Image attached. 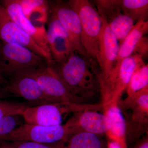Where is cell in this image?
Masks as SVG:
<instances>
[{
	"instance_id": "cell-20",
	"label": "cell",
	"mask_w": 148,
	"mask_h": 148,
	"mask_svg": "<svg viewBox=\"0 0 148 148\" xmlns=\"http://www.w3.org/2000/svg\"><path fill=\"white\" fill-rule=\"evenodd\" d=\"M123 13L137 23L140 20L147 21L148 0H116Z\"/></svg>"
},
{
	"instance_id": "cell-16",
	"label": "cell",
	"mask_w": 148,
	"mask_h": 148,
	"mask_svg": "<svg viewBox=\"0 0 148 148\" xmlns=\"http://www.w3.org/2000/svg\"><path fill=\"white\" fill-rule=\"evenodd\" d=\"M0 3L14 22L32 37L42 48L50 53L45 28L37 27L29 21L23 13L19 0H2L0 1Z\"/></svg>"
},
{
	"instance_id": "cell-29",
	"label": "cell",
	"mask_w": 148,
	"mask_h": 148,
	"mask_svg": "<svg viewBox=\"0 0 148 148\" xmlns=\"http://www.w3.org/2000/svg\"><path fill=\"white\" fill-rule=\"evenodd\" d=\"M10 97H14V96L12 95L3 92L0 89V100H2L3 98H8Z\"/></svg>"
},
{
	"instance_id": "cell-4",
	"label": "cell",
	"mask_w": 148,
	"mask_h": 148,
	"mask_svg": "<svg viewBox=\"0 0 148 148\" xmlns=\"http://www.w3.org/2000/svg\"><path fill=\"white\" fill-rule=\"evenodd\" d=\"M70 6L78 15L81 27V41L89 58L99 62V37L102 19L88 0H70Z\"/></svg>"
},
{
	"instance_id": "cell-18",
	"label": "cell",
	"mask_w": 148,
	"mask_h": 148,
	"mask_svg": "<svg viewBox=\"0 0 148 148\" xmlns=\"http://www.w3.org/2000/svg\"><path fill=\"white\" fill-rule=\"evenodd\" d=\"M148 32V21L140 20L137 22L131 32L120 45L115 63L132 55L136 45Z\"/></svg>"
},
{
	"instance_id": "cell-5",
	"label": "cell",
	"mask_w": 148,
	"mask_h": 148,
	"mask_svg": "<svg viewBox=\"0 0 148 148\" xmlns=\"http://www.w3.org/2000/svg\"><path fill=\"white\" fill-rule=\"evenodd\" d=\"M144 63L142 57L132 55L115 63L108 78L100 82L101 103L103 106L118 103L134 71Z\"/></svg>"
},
{
	"instance_id": "cell-6",
	"label": "cell",
	"mask_w": 148,
	"mask_h": 148,
	"mask_svg": "<svg viewBox=\"0 0 148 148\" xmlns=\"http://www.w3.org/2000/svg\"><path fill=\"white\" fill-rule=\"evenodd\" d=\"M47 64L41 56L27 48L13 43L0 44V72L11 77Z\"/></svg>"
},
{
	"instance_id": "cell-12",
	"label": "cell",
	"mask_w": 148,
	"mask_h": 148,
	"mask_svg": "<svg viewBox=\"0 0 148 148\" xmlns=\"http://www.w3.org/2000/svg\"><path fill=\"white\" fill-rule=\"evenodd\" d=\"M101 18L106 20L109 28L121 43L135 26V22L123 13L116 0L93 1Z\"/></svg>"
},
{
	"instance_id": "cell-2",
	"label": "cell",
	"mask_w": 148,
	"mask_h": 148,
	"mask_svg": "<svg viewBox=\"0 0 148 148\" xmlns=\"http://www.w3.org/2000/svg\"><path fill=\"white\" fill-rule=\"evenodd\" d=\"M118 106L125 121L126 143L139 140L148 130V87L119 100Z\"/></svg>"
},
{
	"instance_id": "cell-27",
	"label": "cell",
	"mask_w": 148,
	"mask_h": 148,
	"mask_svg": "<svg viewBox=\"0 0 148 148\" xmlns=\"http://www.w3.org/2000/svg\"><path fill=\"white\" fill-rule=\"evenodd\" d=\"M134 148H148V137H145L140 140Z\"/></svg>"
},
{
	"instance_id": "cell-1",
	"label": "cell",
	"mask_w": 148,
	"mask_h": 148,
	"mask_svg": "<svg viewBox=\"0 0 148 148\" xmlns=\"http://www.w3.org/2000/svg\"><path fill=\"white\" fill-rule=\"evenodd\" d=\"M73 94L87 101L101 90V71L97 62L74 51L65 62L52 66Z\"/></svg>"
},
{
	"instance_id": "cell-19",
	"label": "cell",
	"mask_w": 148,
	"mask_h": 148,
	"mask_svg": "<svg viewBox=\"0 0 148 148\" xmlns=\"http://www.w3.org/2000/svg\"><path fill=\"white\" fill-rule=\"evenodd\" d=\"M24 15L35 26L44 27L49 14L48 1L19 0Z\"/></svg>"
},
{
	"instance_id": "cell-8",
	"label": "cell",
	"mask_w": 148,
	"mask_h": 148,
	"mask_svg": "<svg viewBox=\"0 0 148 148\" xmlns=\"http://www.w3.org/2000/svg\"><path fill=\"white\" fill-rule=\"evenodd\" d=\"M21 73L35 79L44 92L55 103H87L71 92L54 69L47 64Z\"/></svg>"
},
{
	"instance_id": "cell-25",
	"label": "cell",
	"mask_w": 148,
	"mask_h": 148,
	"mask_svg": "<svg viewBox=\"0 0 148 148\" xmlns=\"http://www.w3.org/2000/svg\"><path fill=\"white\" fill-rule=\"evenodd\" d=\"M20 117V115L10 116L0 119V137L8 134L21 125Z\"/></svg>"
},
{
	"instance_id": "cell-13",
	"label": "cell",
	"mask_w": 148,
	"mask_h": 148,
	"mask_svg": "<svg viewBox=\"0 0 148 148\" xmlns=\"http://www.w3.org/2000/svg\"><path fill=\"white\" fill-rule=\"evenodd\" d=\"M47 40L54 65H60L67 60L75 49L68 33L61 22L49 12Z\"/></svg>"
},
{
	"instance_id": "cell-14",
	"label": "cell",
	"mask_w": 148,
	"mask_h": 148,
	"mask_svg": "<svg viewBox=\"0 0 148 148\" xmlns=\"http://www.w3.org/2000/svg\"><path fill=\"white\" fill-rule=\"evenodd\" d=\"M102 19V27L99 37L98 65L101 71V82L106 80L115 64L119 45L106 20Z\"/></svg>"
},
{
	"instance_id": "cell-10",
	"label": "cell",
	"mask_w": 148,
	"mask_h": 148,
	"mask_svg": "<svg viewBox=\"0 0 148 148\" xmlns=\"http://www.w3.org/2000/svg\"><path fill=\"white\" fill-rule=\"evenodd\" d=\"M0 89L14 97L24 98L31 107L55 103L44 92L35 79L25 74L12 77Z\"/></svg>"
},
{
	"instance_id": "cell-26",
	"label": "cell",
	"mask_w": 148,
	"mask_h": 148,
	"mask_svg": "<svg viewBox=\"0 0 148 148\" xmlns=\"http://www.w3.org/2000/svg\"><path fill=\"white\" fill-rule=\"evenodd\" d=\"M148 53V39L144 36L142 38L133 51L132 55L139 56L143 58L147 57Z\"/></svg>"
},
{
	"instance_id": "cell-23",
	"label": "cell",
	"mask_w": 148,
	"mask_h": 148,
	"mask_svg": "<svg viewBox=\"0 0 148 148\" xmlns=\"http://www.w3.org/2000/svg\"><path fill=\"white\" fill-rule=\"evenodd\" d=\"M66 143L43 144L26 141L0 140V148H66Z\"/></svg>"
},
{
	"instance_id": "cell-22",
	"label": "cell",
	"mask_w": 148,
	"mask_h": 148,
	"mask_svg": "<svg viewBox=\"0 0 148 148\" xmlns=\"http://www.w3.org/2000/svg\"><path fill=\"white\" fill-rule=\"evenodd\" d=\"M148 87V65L145 62L138 66L130 78L127 87V96H131Z\"/></svg>"
},
{
	"instance_id": "cell-9",
	"label": "cell",
	"mask_w": 148,
	"mask_h": 148,
	"mask_svg": "<svg viewBox=\"0 0 148 148\" xmlns=\"http://www.w3.org/2000/svg\"><path fill=\"white\" fill-rule=\"evenodd\" d=\"M0 40L2 42L13 43L30 49L42 57L48 65L54 63L50 53L42 48L34 40L10 18L0 3Z\"/></svg>"
},
{
	"instance_id": "cell-11",
	"label": "cell",
	"mask_w": 148,
	"mask_h": 148,
	"mask_svg": "<svg viewBox=\"0 0 148 148\" xmlns=\"http://www.w3.org/2000/svg\"><path fill=\"white\" fill-rule=\"evenodd\" d=\"M48 5L49 12L57 18L68 33L75 51L87 56L81 41V27L79 17L69 2L48 1Z\"/></svg>"
},
{
	"instance_id": "cell-28",
	"label": "cell",
	"mask_w": 148,
	"mask_h": 148,
	"mask_svg": "<svg viewBox=\"0 0 148 148\" xmlns=\"http://www.w3.org/2000/svg\"><path fill=\"white\" fill-rule=\"evenodd\" d=\"M108 148H122L121 146L115 141L109 140L108 144Z\"/></svg>"
},
{
	"instance_id": "cell-15",
	"label": "cell",
	"mask_w": 148,
	"mask_h": 148,
	"mask_svg": "<svg viewBox=\"0 0 148 148\" xmlns=\"http://www.w3.org/2000/svg\"><path fill=\"white\" fill-rule=\"evenodd\" d=\"M65 125L70 130L71 136L78 132H86L102 136L106 135L108 130L105 115L93 110L75 113Z\"/></svg>"
},
{
	"instance_id": "cell-17",
	"label": "cell",
	"mask_w": 148,
	"mask_h": 148,
	"mask_svg": "<svg viewBox=\"0 0 148 148\" xmlns=\"http://www.w3.org/2000/svg\"><path fill=\"white\" fill-rule=\"evenodd\" d=\"M103 111L108 122L106 135L109 140L118 143L122 148H126L125 121L118 103L103 106Z\"/></svg>"
},
{
	"instance_id": "cell-24",
	"label": "cell",
	"mask_w": 148,
	"mask_h": 148,
	"mask_svg": "<svg viewBox=\"0 0 148 148\" xmlns=\"http://www.w3.org/2000/svg\"><path fill=\"white\" fill-rule=\"evenodd\" d=\"M30 106L28 103H16L0 100V119L10 116H21L23 111Z\"/></svg>"
},
{
	"instance_id": "cell-3",
	"label": "cell",
	"mask_w": 148,
	"mask_h": 148,
	"mask_svg": "<svg viewBox=\"0 0 148 148\" xmlns=\"http://www.w3.org/2000/svg\"><path fill=\"white\" fill-rule=\"evenodd\" d=\"M102 108L101 103H51L28 107L23 111L21 116L28 124L54 126L61 124L63 116L66 114L88 110L101 111Z\"/></svg>"
},
{
	"instance_id": "cell-21",
	"label": "cell",
	"mask_w": 148,
	"mask_h": 148,
	"mask_svg": "<svg viewBox=\"0 0 148 148\" xmlns=\"http://www.w3.org/2000/svg\"><path fill=\"white\" fill-rule=\"evenodd\" d=\"M66 145V148H107L101 136L86 132L71 135Z\"/></svg>"
},
{
	"instance_id": "cell-7",
	"label": "cell",
	"mask_w": 148,
	"mask_h": 148,
	"mask_svg": "<svg viewBox=\"0 0 148 148\" xmlns=\"http://www.w3.org/2000/svg\"><path fill=\"white\" fill-rule=\"evenodd\" d=\"M71 133L64 125L45 126L25 123L7 135L0 137L6 141H26L43 144L66 143Z\"/></svg>"
}]
</instances>
